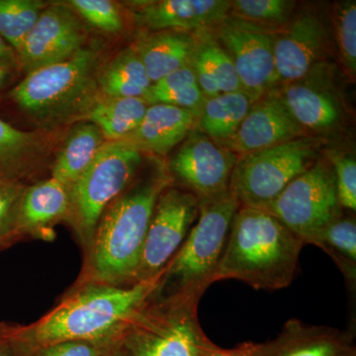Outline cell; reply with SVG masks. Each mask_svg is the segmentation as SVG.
I'll use <instances>...</instances> for the list:
<instances>
[{
    "label": "cell",
    "mask_w": 356,
    "mask_h": 356,
    "mask_svg": "<svg viewBox=\"0 0 356 356\" xmlns=\"http://www.w3.org/2000/svg\"><path fill=\"white\" fill-rule=\"evenodd\" d=\"M205 356H238L234 350H222L211 341L206 350Z\"/></svg>",
    "instance_id": "ab89813d"
},
{
    "label": "cell",
    "mask_w": 356,
    "mask_h": 356,
    "mask_svg": "<svg viewBox=\"0 0 356 356\" xmlns=\"http://www.w3.org/2000/svg\"><path fill=\"white\" fill-rule=\"evenodd\" d=\"M331 257L343 273L351 289L356 283V222L355 218L341 215L310 241Z\"/></svg>",
    "instance_id": "83f0119b"
},
{
    "label": "cell",
    "mask_w": 356,
    "mask_h": 356,
    "mask_svg": "<svg viewBox=\"0 0 356 356\" xmlns=\"http://www.w3.org/2000/svg\"><path fill=\"white\" fill-rule=\"evenodd\" d=\"M147 107L143 98L99 96L81 120L97 126L107 142L122 140L140 125Z\"/></svg>",
    "instance_id": "d4e9b609"
},
{
    "label": "cell",
    "mask_w": 356,
    "mask_h": 356,
    "mask_svg": "<svg viewBox=\"0 0 356 356\" xmlns=\"http://www.w3.org/2000/svg\"><path fill=\"white\" fill-rule=\"evenodd\" d=\"M296 6L291 0H235L229 14L271 30L286 25Z\"/></svg>",
    "instance_id": "4dcf8cb0"
},
{
    "label": "cell",
    "mask_w": 356,
    "mask_h": 356,
    "mask_svg": "<svg viewBox=\"0 0 356 356\" xmlns=\"http://www.w3.org/2000/svg\"><path fill=\"white\" fill-rule=\"evenodd\" d=\"M199 214V200L191 192L170 184L161 192L143 248L136 283L152 282L175 257Z\"/></svg>",
    "instance_id": "30bf717a"
},
{
    "label": "cell",
    "mask_w": 356,
    "mask_h": 356,
    "mask_svg": "<svg viewBox=\"0 0 356 356\" xmlns=\"http://www.w3.org/2000/svg\"><path fill=\"white\" fill-rule=\"evenodd\" d=\"M199 114L172 105H149L140 125L122 140L140 153L165 156L195 130Z\"/></svg>",
    "instance_id": "ac0fdd59"
},
{
    "label": "cell",
    "mask_w": 356,
    "mask_h": 356,
    "mask_svg": "<svg viewBox=\"0 0 356 356\" xmlns=\"http://www.w3.org/2000/svg\"><path fill=\"white\" fill-rule=\"evenodd\" d=\"M0 356H25L17 343L7 339L2 334L0 337Z\"/></svg>",
    "instance_id": "74e56055"
},
{
    "label": "cell",
    "mask_w": 356,
    "mask_h": 356,
    "mask_svg": "<svg viewBox=\"0 0 356 356\" xmlns=\"http://www.w3.org/2000/svg\"><path fill=\"white\" fill-rule=\"evenodd\" d=\"M16 65H0V90L7 86L14 74Z\"/></svg>",
    "instance_id": "f35d334b"
},
{
    "label": "cell",
    "mask_w": 356,
    "mask_h": 356,
    "mask_svg": "<svg viewBox=\"0 0 356 356\" xmlns=\"http://www.w3.org/2000/svg\"><path fill=\"white\" fill-rule=\"evenodd\" d=\"M228 0H159L145 1L136 9V22L149 32L196 33L216 28L228 17Z\"/></svg>",
    "instance_id": "e0dca14e"
},
{
    "label": "cell",
    "mask_w": 356,
    "mask_h": 356,
    "mask_svg": "<svg viewBox=\"0 0 356 356\" xmlns=\"http://www.w3.org/2000/svg\"><path fill=\"white\" fill-rule=\"evenodd\" d=\"M286 27L274 34V63L278 83L300 81L315 69L327 43L322 20L313 11L293 17Z\"/></svg>",
    "instance_id": "5bb4252c"
},
{
    "label": "cell",
    "mask_w": 356,
    "mask_h": 356,
    "mask_svg": "<svg viewBox=\"0 0 356 356\" xmlns=\"http://www.w3.org/2000/svg\"><path fill=\"white\" fill-rule=\"evenodd\" d=\"M102 356H131V353H129L127 348L122 343L121 339V341L115 344L113 348H110L106 353H104V355Z\"/></svg>",
    "instance_id": "60d3db41"
},
{
    "label": "cell",
    "mask_w": 356,
    "mask_h": 356,
    "mask_svg": "<svg viewBox=\"0 0 356 356\" xmlns=\"http://www.w3.org/2000/svg\"><path fill=\"white\" fill-rule=\"evenodd\" d=\"M48 4L39 0H0V35L14 51L19 50Z\"/></svg>",
    "instance_id": "f546056e"
},
{
    "label": "cell",
    "mask_w": 356,
    "mask_h": 356,
    "mask_svg": "<svg viewBox=\"0 0 356 356\" xmlns=\"http://www.w3.org/2000/svg\"><path fill=\"white\" fill-rule=\"evenodd\" d=\"M194 35L196 46L191 65L206 99L243 90L233 60L216 37L207 30Z\"/></svg>",
    "instance_id": "7402d4cb"
},
{
    "label": "cell",
    "mask_w": 356,
    "mask_h": 356,
    "mask_svg": "<svg viewBox=\"0 0 356 356\" xmlns=\"http://www.w3.org/2000/svg\"><path fill=\"white\" fill-rule=\"evenodd\" d=\"M238 356H355L353 337L327 325L288 321L273 341L245 343L234 350Z\"/></svg>",
    "instance_id": "9a60e30c"
},
{
    "label": "cell",
    "mask_w": 356,
    "mask_h": 356,
    "mask_svg": "<svg viewBox=\"0 0 356 356\" xmlns=\"http://www.w3.org/2000/svg\"><path fill=\"white\" fill-rule=\"evenodd\" d=\"M143 99L149 105H172L200 112L206 98L191 63L152 83Z\"/></svg>",
    "instance_id": "f1b7e54d"
},
{
    "label": "cell",
    "mask_w": 356,
    "mask_h": 356,
    "mask_svg": "<svg viewBox=\"0 0 356 356\" xmlns=\"http://www.w3.org/2000/svg\"><path fill=\"white\" fill-rule=\"evenodd\" d=\"M229 191L199 200V214L184 243L156 280L149 300L200 301L212 284L232 221L240 208Z\"/></svg>",
    "instance_id": "5b68a950"
},
{
    "label": "cell",
    "mask_w": 356,
    "mask_h": 356,
    "mask_svg": "<svg viewBox=\"0 0 356 356\" xmlns=\"http://www.w3.org/2000/svg\"><path fill=\"white\" fill-rule=\"evenodd\" d=\"M97 86L106 97L144 98L152 81L137 51L130 47L99 67Z\"/></svg>",
    "instance_id": "cb8c5ba5"
},
{
    "label": "cell",
    "mask_w": 356,
    "mask_h": 356,
    "mask_svg": "<svg viewBox=\"0 0 356 356\" xmlns=\"http://www.w3.org/2000/svg\"><path fill=\"white\" fill-rule=\"evenodd\" d=\"M198 303L147 300L129 323L122 343L131 356H205L211 341L199 325Z\"/></svg>",
    "instance_id": "52a82bcc"
},
{
    "label": "cell",
    "mask_w": 356,
    "mask_h": 356,
    "mask_svg": "<svg viewBox=\"0 0 356 356\" xmlns=\"http://www.w3.org/2000/svg\"><path fill=\"white\" fill-rule=\"evenodd\" d=\"M119 341L111 343V341H67L41 346H26L16 341L14 343L20 346L25 356H102Z\"/></svg>",
    "instance_id": "d590c367"
},
{
    "label": "cell",
    "mask_w": 356,
    "mask_h": 356,
    "mask_svg": "<svg viewBox=\"0 0 356 356\" xmlns=\"http://www.w3.org/2000/svg\"><path fill=\"white\" fill-rule=\"evenodd\" d=\"M238 156L197 129L192 131L170 161L168 172L198 200L229 191Z\"/></svg>",
    "instance_id": "4fadbf2b"
},
{
    "label": "cell",
    "mask_w": 356,
    "mask_h": 356,
    "mask_svg": "<svg viewBox=\"0 0 356 356\" xmlns=\"http://www.w3.org/2000/svg\"><path fill=\"white\" fill-rule=\"evenodd\" d=\"M254 102L243 90L207 98L199 114L197 130L225 144L235 135Z\"/></svg>",
    "instance_id": "484cf974"
},
{
    "label": "cell",
    "mask_w": 356,
    "mask_h": 356,
    "mask_svg": "<svg viewBox=\"0 0 356 356\" xmlns=\"http://www.w3.org/2000/svg\"><path fill=\"white\" fill-rule=\"evenodd\" d=\"M100 53L97 44L86 46L64 62L29 72L10 97L41 128L81 121L100 96Z\"/></svg>",
    "instance_id": "277c9868"
},
{
    "label": "cell",
    "mask_w": 356,
    "mask_h": 356,
    "mask_svg": "<svg viewBox=\"0 0 356 356\" xmlns=\"http://www.w3.org/2000/svg\"><path fill=\"white\" fill-rule=\"evenodd\" d=\"M327 161L334 170L337 199L343 209L356 210V163L351 156L327 152Z\"/></svg>",
    "instance_id": "e575fe53"
},
{
    "label": "cell",
    "mask_w": 356,
    "mask_h": 356,
    "mask_svg": "<svg viewBox=\"0 0 356 356\" xmlns=\"http://www.w3.org/2000/svg\"><path fill=\"white\" fill-rule=\"evenodd\" d=\"M43 149L40 134L26 132L0 119V179L21 181Z\"/></svg>",
    "instance_id": "4316f807"
},
{
    "label": "cell",
    "mask_w": 356,
    "mask_h": 356,
    "mask_svg": "<svg viewBox=\"0 0 356 356\" xmlns=\"http://www.w3.org/2000/svg\"><path fill=\"white\" fill-rule=\"evenodd\" d=\"M0 65H18L17 56L13 47L0 35Z\"/></svg>",
    "instance_id": "8d00e7d4"
},
{
    "label": "cell",
    "mask_w": 356,
    "mask_h": 356,
    "mask_svg": "<svg viewBox=\"0 0 356 356\" xmlns=\"http://www.w3.org/2000/svg\"><path fill=\"white\" fill-rule=\"evenodd\" d=\"M305 136V129L293 118L277 93L271 91L252 104L235 135L222 146L242 156Z\"/></svg>",
    "instance_id": "2e32d148"
},
{
    "label": "cell",
    "mask_w": 356,
    "mask_h": 356,
    "mask_svg": "<svg viewBox=\"0 0 356 356\" xmlns=\"http://www.w3.org/2000/svg\"><path fill=\"white\" fill-rule=\"evenodd\" d=\"M156 280L130 286L76 283L50 313L26 327L7 325L3 336L26 346L67 341H119L151 297Z\"/></svg>",
    "instance_id": "6da1fadb"
},
{
    "label": "cell",
    "mask_w": 356,
    "mask_h": 356,
    "mask_svg": "<svg viewBox=\"0 0 356 356\" xmlns=\"http://www.w3.org/2000/svg\"><path fill=\"white\" fill-rule=\"evenodd\" d=\"M275 92L293 118L304 129L330 130L341 120V105L329 86L313 83L307 76L284 84Z\"/></svg>",
    "instance_id": "ffe728a7"
},
{
    "label": "cell",
    "mask_w": 356,
    "mask_h": 356,
    "mask_svg": "<svg viewBox=\"0 0 356 356\" xmlns=\"http://www.w3.org/2000/svg\"><path fill=\"white\" fill-rule=\"evenodd\" d=\"M216 28L218 41L233 60L243 92L254 103L271 92L277 84L275 32L231 14Z\"/></svg>",
    "instance_id": "8fae6325"
},
{
    "label": "cell",
    "mask_w": 356,
    "mask_h": 356,
    "mask_svg": "<svg viewBox=\"0 0 356 356\" xmlns=\"http://www.w3.org/2000/svg\"><path fill=\"white\" fill-rule=\"evenodd\" d=\"M99 128L91 122L77 121L67 134L51 168V178L70 188L92 163L106 143Z\"/></svg>",
    "instance_id": "603a6c76"
},
{
    "label": "cell",
    "mask_w": 356,
    "mask_h": 356,
    "mask_svg": "<svg viewBox=\"0 0 356 356\" xmlns=\"http://www.w3.org/2000/svg\"><path fill=\"white\" fill-rule=\"evenodd\" d=\"M195 46L194 33L159 31L140 35L132 47L154 83L191 64Z\"/></svg>",
    "instance_id": "44dd1931"
},
{
    "label": "cell",
    "mask_w": 356,
    "mask_h": 356,
    "mask_svg": "<svg viewBox=\"0 0 356 356\" xmlns=\"http://www.w3.org/2000/svg\"><path fill=\"white\" fill-rule=\"evenodd\" d=\"M70 191L54 178L26 187L18 212L17 240L53 235L51 228L69 217Z\"/></svg>",
    "instance_id": "d6986e66"
},
{
    "label": "cell",
    "mask_w": 356,
    "mask_h": 356,
    "mask_svg": "<svg viewBox=\"0 0 356 356\" xmlns=\"http://www.w3.org/2000/svg\"><path fill=\"white\" fill-rule=\"evenodd\" d=\"M262 210L280 220L305 245L310 243L321 229L343 214L331 163L318 159Z\"/></svg>",
    "instance_id": "9c48e42d"
},
{
    "label": "cell",
    "mask_w": 356,
    "mask_h": 356,
    "mask_svg": "<svg viewBox=\"0 0 356 356\" xmlns=\"http://www.w3.org/2000/svg\"><path fill=\"white\" fill-rule=\"evenodd\" d=\"M67 4L89 24L106 33L123 30L124 21L118 6L109 0H70Z\"/></svg>",
    "instance_id": "d6a6232c"
},
{
    "label": "cell",
    "mask_w": 356,
    "mask_h": 356,
    "mask_svg": "<svg viewBox=\"0 0 356 356\" xmlns=\"http://www.w3.org/2000/svg\"><path fill=\"white\" fill-rule=\"evenodd\" d=\"M337 40L339 57L351 79L356 74V6L346 1L337 13Z\"/></svg>",
    "instance_id": "836d02e7"
},
{
    "label": "cell",
    "mask_w": 356,
    "mask_h": 356,
    "mask_svg": "<svg viewBox=\"0 0 356 356\" xmlns=\"http://www.w3.org/2000/svg\"><path fill=\"white\" fill-rule=\"evenodd\" d=\"M26 187L21 181L0 179V250L17 241L18 212Z\"/></svg>",
    "instance_id": "1f68e13d"
},
{
    "label": "cell",
    "mask_w": 356,
    "mask_h": 356,
    "mask_svg": "<svg viewBox=\"0 0 356 356\" xmlns=\"http://www.w3.org/2000/svg\"><path fill=\"white\" fill-rule=\"evenodd\" d=\"M88 31L76 11L65 3L48 4L16 51L26 74L64 62L86 47Z\"/></svg>",
    "instance_id": "7c38bea8"
},
{
    "label": "cell",
    "mask_w": 356,
    "mask_h": 356,
    "mask_svg": "<svg viewBox=\"0 0 356 356\" xmlns=\"http://www.w3.org/2000/svg\"><path fill=\"white\" fill-rule=\"evenodd\" d=\"M320 142L302 137L238 156L229 191L240 206L264 209L318 161Z\"/></svg>",
    "instance_id": "ba28073f"
},
{
    "label": "cell",
    "mask_w": 356,
    "mask_h": 356,
    "mask_svg": "<svg viewBox=\"0 0 356 356\" xmlns=\"http://www.w3.org/2000/svg\"><path fill=\"white\" fill-rule=\"evenodd\" d=\"M305 245L266 211L241 206L213 282L242 281L257 290H280L291 284Z\"/></svg>",
    "instance_id": "3957f363"
},
{
    "label": "cell",
    "mask_w": 356,
    "mask_h": 356,
    "mask_svg": "<svg viewBox=\"0 0 356 356\" xmlns=\"http://www.w3.org/2000/svg\"><path fill=\"white\" fill-rule=\"evenodd\" d=\"M6 327H7L6 325L1 324V323H0V337H1L2 334H4V332L6 331Z\"/></svg>",
    "instance_id": "b9f144b4"
},
{
    "label": "cell",
    "mask_w": 356,
    "mask_h": 356,
    "mask_svg": "<svg viewBox=\"0 0 356 356\" xmlns=\"http://www.w3.org/2000/svg\"><path fill=\"white\" fill-rule=\"evenodd\" d=\"M168 170L158 165L136 178L103 212L86 252V262L76 283L113 286L137 284L143 248L156 201L172 184Z\"/></svg>",
    "instance_id": "7a4b0ae2"
},
{
    "label": "cell",
    "mask_w": 356,
    "mask_h": 356,
    "mask_svg": "<svg viewBox=\"0 0 356 356\" xmlns=\"http://www.w3.org/2000/svg\"><path fill=\"white\" fill-rule=\"evenodd\" d=\"M143 163V153L128 142H106L70 187L67 222L84 250L92 240L103 212L133 184Z\"/></svg>",
    "instance_id": "8992f818"
}]
</instances>
